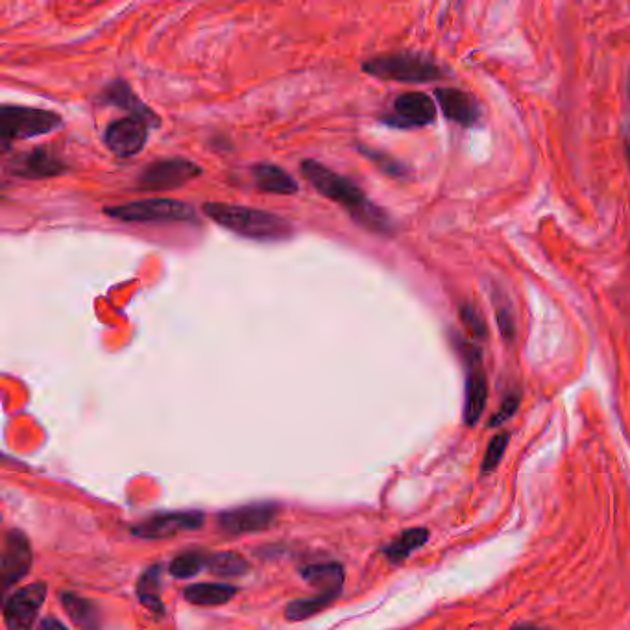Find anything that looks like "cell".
<instances>
[{
  "label": "cell",
  "instance_id": "1",
  "mask_svg": "<svg viewBox=\"0 0 630 630\" xmlns=\"http://www.w3.org/2000/svg\"><path fill=\"white\" fill-rule=\"evenodd\" d=\"M302 174L318 193L324 194L331 202L339 204L357 224H361L366 230L381 233V235L392 233V222L388 219L387 213L376 206L372 200H368L366 194L348 178L320 165L315 159L303 161Z\"/></svg>",
  "mask_w": 630,
  "mask_h": 630
},
{
  "label": "cell",
  "instance_id": "2",
  "mask_svg": "<svg viewBox=\"0 0 630 630\" xmlns=\"http://www.w3.org/2000/svg\"><path fill=\"white\" fill-rule=\"evenodd\" d=\"M204 213L231 233H237L244 239H252L259 243L287 241L294 233L289 220L254 207L209 202L204 204Z\"/></svg>",
  "mask_w": 630,
  "mask_h": 630
},
{
  "label": "cell",
  "instance_id": "3",
  "mask_svg": "<svg viewBox=\"0 0 630 630\" xmlns=\"http://www.w3.org/2000/svg\"><path fill=\"white\" fill-rule=\"evenodd\" d=\"M363 71L381 80H392V82H403V84L433 82L444 76V71L435 61L427 60L425 56L411 54V52L377 56L364 63Z\"/></svg>",
  "mask_w": 630,
  "mask_h": 630
},
{
  "label": "cell",
  "instance_id": "4",
  "mask_svg": "<svg viewBox=\"0 0 630 630\" xmlns=\"http://www.w3.org/2000/svg\"><path fill=\"white\" fill-rule=\"evenodd\" d=\"M104 213L111 219L126 224H161V222H198L196 211L187 202L172 198H150L130 202L124 206L106 207Z\"/></svg>",
  "mask_w": 630,
  "mask_h": 630
},
{
  "label": "cell",
  "instance_id": "5",
  "mask_svg": "<svg viewBox=\"0 0 630 630\" xmlns=\"http://www.w3.org/2000/svg\"><path fill=\"white\" fill-rule=\"evenodd\" d=\"M60 126L61 117L54 111L10 104H4L0 108V139L4 150H8L12 141L47 135Z\"/></svg>",
  "mask_w": 630,
  "mask_h": 630
},
{
  "label": "cell",
  "instance_id": "6",
  "mask_svg": "<svg viewBox=\"0 0 630 630\" xmlns=\"http://www.w3.org/2000/svg\"><path fill=\"white\" fill-rule=\"evenodd\" d=\"M202 174V169L185 158L158 159L139 176V187L145 191H170L182 187Z\"/></svg>",
  "mask_w": 630,
  "mask_h": 630
},
{
  "label": "cell",
  "instance_id": "7",
  "mask_svg": "<svg viewBox=\"0 0 630 630\" xmlns=\"http://www.w3.org/2000/svg\"><path fill=\"white\" fill-rule=\"evenodd\" d=\"M47 584L34 582L10 595L4 603V625L8 630H32L47 597Z\"/></svg>",
  "mask_w": 630,
  "mask_h": 630
},
{
  "label": "cell",
  "instance_id": "8",
  "mask_svg": "<svg viewBox=\"0 0 630 630\" xmlns=\"http://www.w3.org/2000/svg\"><path fill=\"white\" fill-rule=\"evenodd\" d=\"M279 507L274 503H254L226 510L219 516L220 531L231 536L259 533L268 529L278 518Z\"/></svg>",
  "mask_w": 630,
  "mask_h": 630
},
{
  "label": "cell",
  "instance_id": "9",
  "mask_svg": "<svg viewBox=\"0 0 630 630\" xmlns=\"http://www.w3.org/2000/svg\"><path fill=\"white\" fill-rule=\"evenodd\" d=\"M32 547L21 531H8L2 544V560H0V579L4 590L25 579L32 568Z\"/></svg>",
  "mask_w": 630,
  "mask_h": 630
},
{
  "label": "cell",
  "instance_id": "10",
  "mask_svg": "<svg viewBox=\"0 0 630 630\" xmlns=\"http://www.w3.org/2000/svg\"><path fill=\"white\" fill-rule=\"evenodd\" d=\"M152 124L139 119V117H124L117 121L110 122L106 132H104V141L111 152L119 158H132L135 154H139L145 146L148 139V128Z\"/></svg>",
  "mask_w": 630,
  "mask_h": 630
},
{
  "label": "cell",
  "instance_id": "11",
  "mask_svg": "<svg viewBox=\"0 0 630 630\" xmlns=\"http://www.w3.org/2000/svg\"><path fill=\"white\" fill-rule=\"evenodd\" d=\"M204 523V514L202 512H167V514H156L152 518L135 525L132 534L137 538H145V540H161V538H170L176 534L187 533V531H196L200 529Z\"/></svg>",
  "mask_w": 630,
  "mask_h": 630
},
{
  "label": "cell",
  "instance_id": "12",
  "mask_svg": "<svg viewBox=\"0 0 630 630\" xmlns=\"http://www.w3.org/2000/svg\"><path fill=\"white\" fill-rule=\"evenodd\" d=\"M8 170L19 178L39 180V178H52V176L65 174L69 170V165L49 148L37 146L34 150L13 158Z\"/></svg>",
  "mask_w": 630,
  "mask_h": 630
},
{
  "label": "cell",
  "instance_id": "13",
  "mask_svg": "<svg viewBox=\"0 0 630 630\" xmlns=\"http://www.w3.org/2000/svg\"><path fill=\"white\" fill-rule=\"evenodd\" d=\"M435 117H437L435 102L424 93L412 91L396 98L394 115L388 117L387 122L400 128H418L431 124Z\"/></svg>",
  "mask_w": 630,
  "mask_h": 630
},
{
  "label": "cell",
  "instance_id": "14",
  "mask_svg": "<svg viewBox=\"0 0 630 630\" xmlns=\"http://www.w3.org/2000/svg\"><path fill=\"white\" fill-rule=\"evenodd\" d=\"M470 372L466 379V401H464V424L475 425L479 422L481 414L485 412L486 400H488V385H486L485 372L479 364V353L475 352L468 357Z\"/></svg>",
  "mask_w": 630,
  "mask_h": 630
},
{
  "label": "cell",
  "instance_id": "15",
  "mask_svg": "<svg viewBox=\"0 0 630 630\" xmlns=\"http://www.w3.org/2000/svg\"><path fill=\"white\" fill-rule=\"evenodd\" d=\"M435 97L440 110L444 111L449 121L457 122L461 126H472L479 119V108L475 100L461 89H437Z\"/></svg>",
  "mask_w": 630,
  "mask_h": 630
},
{
  "label": "cell",
  "instance_id": "16",
  "mask_svg": "<svg viewBox=\"0 0 630 630\" xmlns=\"http://www.w3.org/2000/svg\"><path fill=\"white\" fill-rule=\"evenodd\" d=\"M254 182L259 191L270 194H296L298 193V183L294 182L291 174L287 170L270 165V163H259L252 169Z\"/></svg>",
  "mask_w": 630,
  "mask_h": 630
},
{
  "label": "cell",
  "instance_id": "17",
  "mask_svg": "<svg viewBox=\"0 0 630 630\" xmlns=\"http://www.w3.org/2000/svg\"><path fill=\"white\" fill-rule=\"evenodd\" d=\"M302 577L309 584L320 590V594H331L339 597L344 586V570L337 562L315 564L303 568Z\"/></svg>",
  "mask_w": 630,
  "mask_h": 630
},
{
  "label": "cell",
  "instance_id": "18",
  "mask_svg": "<svg viewBox=\"0 0 630 630\" xmlns=\"http://www.w3.org/2000/svg\"><path fill=\"white\" fill-rule=\"evenodd\" d=\"M237 594V588L220 582H200L185 590V599L198 606H219L230 603L231 597Z\"/></svg>",
  "mask_w": 630,
  "mask_h": 630
},
{
  "label": "cell",
  "instance_id": "19",
  "mask_svg": "<svg viewBox=\"0 0 630 630\" xmlns=\"http://www.w3.org/2000/svg\"><path fill=\"white\" fill-rule=\"evenodd\" d=\"M61 605L69 618L73 619L78 627L84 630H97L100 625V612L97 605L82 595L73 592H63L61 594Z\"/></svg>",
  "mask_w": 630,
  "mask_h": 630
},
{
  "label": "cell",
  "instance_id": "20",
  "mask_svg": "<svg viewBox=\"0 0 630 630\" xmlns=\"http://www.w3.org/2000/svg\"><path fill=\"white\" fill-rule=\"evenodd\" d=\"M104 98L111 102L113 106H121L122 110L132 111L134 117H139V119H143V121L152 124V126H158L159 124L158 117L148 110L145 104L135 97L132 89L124 82H121V80H117L115 84H111L106 89V97Z\"/></svg>",
  "mask_w": 630,
  "mask_h": 630
},
{
  "label": "cell",
  "instance_id": "21",
  "mask_svg": "<svg viewBox=\"0 0 630 630\" xmlns=\"http://www.w3.org/2000/svg\"><path fill=\"white\" fill-rule=\"evenodd\" d=\"M429 538V531L422 529V527H416V529H409L405 533H401L394 542H390L383 553L385 557L392 562V564H400L405 558L411 557V553H414L416 549L424 546Z\"/></svg>",
  "mask_w": 630,
  "mask_h": 630
},
{
  "label": "cell",
  "instance_id": "22",
  "mask_svg": "<svg viewBox=\"0 0 630 630\" xmlns=\"http://www.w3.org/2000/svg\"><path fill=\"white\" fill-rule=\"evenodd\" d=\"M159 573H161L159 566L148 568L137 582V595L148 610L161 616V614H165V606L159 597Z\"/></svg>",
  "mask_w": 630,
  "mask_h": 630
},
{
  "label": "cell",
  "instance_id": "23",
  "mask_svg": "<svg viewBox=\"0 0 630 630\" xmlns=\"http://www.w3.org/2000/svg\"><path fill=\"white\" fill-rule=\"evenodd\" d=\"M337 599V595L318 594L315 597H305V599H296L285 608V618L289 621H303V619L311 618L318 612H322L326 606L331 605Z\"/></svg>",
  "mask_w": 630,
  "mask_h": 630
},
{
  "label": "cell",
  "instance_id": "24",
  "mask_svg": "<svg viewBox=\"0 0 630 630\" xmlns=\"http://www.w3.org/2000/svg\"><path fill=\"white\" fill-rule=\"evenodd\" d=\"M207 568L220 577H239L248 571V560L239 553H213L207 558Z\"/></svg>",
  "mask_w": 630,
  "mask_h": 630
},
{
  "label": "cell",
  "instance_id": "25",
  "mask_svg": "<svg viewBox=\"0 0 630 630\" xmlns=\"http://www.w3.org/2000/svg\"><path fill=\"white\" fill-rule=\"evenodd\" d=\"M207 558H209V553H202V551L183 553L170 562V575L176 579H191L207 568Z\"/></svg>",
  "mask_w": 630,
  "mask_h": 630
},
{
  "label": "cell",
  "instance_id": "26",
  "mask_svg": "<svg viewBox=\"0 0 630 630\" xmlns=\"http://www.w3.org/2000/svg\"><path fill=\"white\" fill-rule=\"evenodd\" d=\"M507 446H509V435L507 433H501V435L492 438V442L486 448L485 459H483V466H481L483 473H490L496 470L499 462L503 459V455H505V451H507Z\"/></svg>",
  "mask_w": 630,
  "mask_h": 630
},
{
  "label": "cell",
  "instance_id": "27",
  "mask_svg": "<svg viewBox=\"0 0 630 630\" xmlns=\"http://www.w3.org/2000/svg\"><path fill=\"white\" fill-rule=\"evenodd\" d=\"M461 318L462 322H464V326L468 328V331L472 333L473 337H477V339L483 337V339H485V322H483V318L479 316V313L473 309L472 305H462Z\"/></svg>",
  "mask_w": 630,
  "mask_h": 630
},
{
  "label": "cell",
  "instance_id": "28",
  "mask_svg": "<svg viewBox=\"0 0 630 630\" xmlns=\"http://www.w3.org/2000/svg\"><path fill=\"white\" fill-rule=\"evenodd\" d=\"M518 407H520V396H518V394H510V396H507V398L503 400V403H501L499 411L492 416L490 427L505 424L507 420H510V418L514 416V412L518 411Z\"/></svg>",
  "mask_w": 630,
  "mask_h": 630
},
{
  "label": "cell",
  "instance_id": "29",
  "mask_svg": "<svg viewBox=\"0 0 630 630\" xmlns=\"http://www.w3.org/2000/svg\"><path fill=\"white\" fill-rule=\"evenodd\" d=\"M497 324H499V331L505 339H512L514 337V320L510 315L507 307H499L497 309Z\"/></svg>",
  "mask_w": 630,
  "mask_h": 630
},
{
  "label": "cell",
  "instance_id": "30",
  "mask_svg": "<svg viewBox=\"0 0 630 630\" xmlns=\"http://www.w3.org/2000/svg\"><path fill=\"white\" fill-rule=\"evenodd\" d=\"M39 630H69L63 623H60L58 619L47 618L41 621V625H39Z\"/></svg>",
  "mask_w": 630,
  "mask_h": 630
},
{
  "label": "cell",
  "instance_id": "31",
  "mask_svg": "<svg viewBox=\"0 0 630 630\" xmlns=\"http://www.w3.org/2000/svg\"><path fill=\"white\" fill-rule=\"evenodd\" d=\"M625 152H627V161H629L630 169V126L627 128V134H625Z\"/></svg>",
  "mask_w": 630,
  "mask_h": 630
},
{
  "label": "cell",
  "instance_id": "32",
  "mask_svg": "<svg viewBox=\"0 0 630 630\" xmlns=\"http://www.w3.org/2000/svg\"><path fill=\"white\" fill-rule=\"evenodd\" d=\"M512 630H540L538 627H533V625H521V627H516V629Z\"/></svg>",
  "mask_w": 630,
  "mask_h": 630
}]
</instances>
